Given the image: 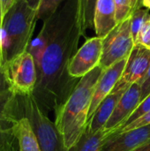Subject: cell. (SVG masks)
Segmentation results:
<instances>
[{"label": "cell", "mask_w": 150, "mask_h": 151, "mask_svg": "<svg viewBox=\"0 0 150 151\" xmlns=\"http://www.w3.org/2000/svg\"><path fill=\"white\" fill-rule=\"evenodd\" d=\"M43 26L49 42L37 69V82L32 95L48 115L65 103L80 81L68 72L82 35L77 22V0H65Z\"/></svg>", "instance_id": "1"}, {"label": "cell", "mask_w": 150, "mask_h": 151, "mask_svg": "<svg viewBox=\"0 0 150 151\" xmlns=\"http://www.w3.org/2000/svg\"><path fill=\"white\" fill-rule=\"evenodd\" d=\"M103 71L98 65L80 78L68 99L55 112L56 127L68 150L79 142L86 131L95 88Z\"/></svg>", "instance_id": "2"}, {"label": "cell", "mask_w": 150, "mask_h": 151, "mask_svg": "<svg viewBox=\"0 0 150 151\" xmlns=\"http://www.w3.org/2000/svg\"><path fill=\"white\" fill-rule=\"evenodd\" d=\"M36 12L25 0H18L5 14L1 28L3 67L27 50L37 21Z\"/></svg>", "instance_id": "3"}, {"label": "cell", "mask_w": 150, "mask_h": 151, "mask_svg": "<svg viewBox=\"0 0 150 151\" xmlns=\"http://www.w3.org/2000/svg\"><path fill=\"white\" fill-rule=\"evenodd\" d=\"M11 115L25 117L29 120L42 151H68L55 122L43 112L33 95H15Z\"/></svg>", "instance_id": "4"}, {"label": "cell", "mask_w": 150, "mask_h": 151, "mask_svg": "<svg viewBox=\"0 0 150 151\" xmlns=\"http://www.w3.org/2000/svg\"><path fill=\"white\" fill-rule=\"evenodd\" d=\"M131 16L125 21L117 24L103 39V54L99 65L103 70L127 58L133 50L134 42L131 33Z\"/></svg>", "instance_id": "5"}, {"label": "cell", "mask_w": 150, "mask_h": 151, "mask_svg": "<svg viewBox=\"0 0 150 151\" xmlns=\"http://www.w3.org/2000/svg\"><path fill=\"white\" fill-rule=\"evenodd\" d=\"M10 88L16 95H32L37 82L34 60L28 51L17 56L4 66Z\"/></svg>", "instance_id": "6"}, {"label": "cell", "mask_w": 150, "mask_h": 151, "mask_svg": "<svg viewBox=\"0 0 150 151\" xmlns=\"http://www.w3.org/2000/svg\"><path fill=\"white\" fill-rule=\"evenodd\" d=\"M103 54V38L88 39L72 58L68 72L74 79H80L100 65Z\"/></svg>", "instance_id": "7"}, {"label": "cell", "mask_w": 150, "mask_h": 151, "mask_svg": "<svg viewBox=\"0 0 150 151\" xmlns=\"http://www.w3.org/2000/svg\"><path fill=\"white\" fill-rule=\"evenodd\" d=\"M150 67V49L142 44H134L124 72L113 89H128L131 85L143 81Z\"/></svg>", "instance_id": "8"}, {"label": "cell", "mask_w": 150, "mask_h": 151, "mask_svg": "<svg viewBox=\"0 0 150 151\" xmlns=\"http://www.w3.org/2000/svg\"><path fill=\"white\" fill-rule=\"evenodd\" d=\"M141 82L133 83L122 96L113 113L111 114V118L105 124L103 129L111 133V131L120 127L139 105V104L141 101Z\"/></svg>", "instance_id": "9"}, {"label": "cell", "mask_w": 150, "mask_h": 151, "mask_svg": "<svg viewBox=\"0 0 150 151\" xmlns=\"http://www.w3.org/2000/svg\"><path fill=\"white\" fill-rule=\"evenodd\" d=\"M127 58L122 59V60L115 63L114 65H112L111 66H110L109 68L104 70L103 73H102L101 77L99 78V80L96 83V86L95 88V91L93 94L91 105H90V109H89V112H88V124L90 121L94 112L95 111V110L97 109L99 104L103 102V100L108 95H110L111 93V91L117 85L118 81H119V79L124 72Z\"/></svg>", "instance_id": "10"}, {"label": "cell", "mask_w": 150, "mask_h": 151, "mask_svg": "<svg viewBox=\"0 0 150 151\" xmlns=\"http://www.w3.org/2000/svg\"><path fill=\"white\" fill-rule=\"evenodd\" d=\"M150 141V125L109 135L99 151H133Z\"/></svg>", "instance_id": "11"}, {"label": "cell", "mask_w": 150, "mask_h": 151, "mask_svg": "<svg viewBox=\"0 0 150 151\" xmlns=\"http://www.w3.org/2000/svg\"><path fill=\"white\" fill-rule=\"evenodd\" d=\"M127 89H113L99 104L88 122L86 131L89 134H95L103 129L105 124L113 113L118 103Z\"/></svg>", "instance_id": "12"}, {"label": "cell", "mask_w": 150, "mask_h": 151, "mask_svg": "<svg viewBox=\"0 0 150 151\" xmlns=\"http://www.w3.org/2000/svg\"><path fill=\"white\" fill-rule=\"evenodd\" d=\"M116 26L115 1L98 0L94 19V28L96 36L103 39Z\"/></svg>", "instance_id": "13"}, {"label": "cell", "mask_w": 150, "mask_h": 151, "mask_svg": "<svg viewBox=\"0 0 150 151\" xmlns=\"http://www.w3.org/2000/svg\"><path fill=\"white\" fill-rule=\"evenodd\" d=\"M13 133L18 142V151H42L29 120L21 116H12Z\"/></svg>", "instance_id": "14"}, {"label": "cell", "mask_w": 150, "mask_h": 151, "mask_svg": "<svg viewBox=\"0 0 150 151\" xmlns=\"http://www.w3.org/2000/svg\"><path fill=\"white\" fill-rule=\"evenodd\" d=\"M15 95L10 88L4 68L0 67V130L13 125L11 119V108Z\"/></svg>", "instance_id": "15"}, {"label": "cell", "mask_w": 150, "mask_h": 151, "mask_svg": "<svg viewBox=\"0 0 150 151\" xmlns=\"http://www.w3.org/2000/svg\"><path fill=\"white\" fill-rule=\"evenodd\" d=\"M98 0H77V22L82 35L94 27L95 12Z\"/></svg>", "instance_id": "16"}, {"label": "cell", "mask_w": 150, "mask_h": 151, "mask_svg": "<svg viewBox=\"0 0 150 151\" xmlns=\"http://www.w3.org/2000/svg\"><path fill=\"white\" fill-rule=\"evenodd\" d=\"M109 134L110 132L104 129L95 134H89L85 131L79 142L68 151H99Z\"/></svg>", "instance_id": "17"}, {"label": "cell", "mask_w": 150, "mask_h": 151, "mask_svg": "<svg viewBox=\"0 0 150 151\" xmlns=\"http://www.w3.org/2000/svg\"><path fill=\"white\" fill-rule=\"evenodd\" d=\"M48 42H49V35H48L47 29L42 25V27L40 33L34 39L31 40V42L27 49V51H28L32 55V57L34 60V63L36 65V70L38 69V67L41 64V60H42L43 53L46 50V47L48 45Z\"/></svg>", "instance_id": "18"}, {"label": "cell", "mask_w": 150, "mask_h": 151, "mask_svg": "<svg viewBox=\"0 0 150 151\" xmlns=\"http://www.w3.org/2000/svg\"><path fill=\"white\" fill-rule=\"evenodd\" d=\"M149 18L150 14L149 13V9L139 8L133 12L131 16V33L134 44L136 42L137 37L141 27Z\"/></svg>", "instance_id": "19"}, {"label": "cell", "mask_w": 150, "mask_h": 151, "mask_svg": "<svg viewBox=\"0 0 150 151\" xmlns=\"http://www.w3.org/2000/svg\"><path fill=\"white\" fill-rule=\"evenodd\" d=\"M64 1L65 0H42L36 12L37 20L41 19L44 22L53 15Z\"/></svg>", "instance_id": "20"}, {"label": "cell", "mask_w": 150, "mask_h": 151, "mask_svg": "<svg viewBox=\"0 0 150 151\" xmlns=\"http://www.w3.org/2000/svg\"><path fill=\"white\" fill-rule=\"evenodd\" d=\"M18 142L13 133V125L11 127L0 130V151H17Z\"/></svg>", "instance_id": "21"}, {"label": "cell", "mask_w": 150, "mask_h": 151, "mask_svg": "<svg viewBox=\"0 0 150 151\" xmlns=\"http://www.w3.org/2000/svg\"><path fill=\"white\" fill-rule=\"evenodd\" d=\"M116 7V21L117 24L125 21L134 12L129 0H114Z\"/></svg>", "instance_id": "22"}, {"label": "cell", "mask_w": 150, "mask_h": 151, "mask_svg": "<svg viewBox=\"0 0 150 151\" xmlns=\"http://www.w3.org/2000/svg\"><path fill=\"white\" fill-rule=\"evenodd\" d=\"M150 111V95L149 96H148L144 100H142L140 104H139V105L136 107V109L133 111V112L128 117V119L120 126V127H118V128H116V129H119V128H122V127H126V126H127V125H129V124H131L132 122H133V121H135V120H137L138 119H140L141 117H142L143 115H145L147 112H149ZM112 132V131H111Z\"/></svg>", "instance_id": "23"}, {"label": "cell", "mask_w": 150, "mask_h": 151, "mask_svg": "<svg viewBox=\"0 0 150 151\" xmlns=\"http://www.w3.org/2000/svg\"><path fill=\"white\" fill-rule=\"evenodd\" d=\"M149 125H150V111L149 112H147L145 115H143L142 117H141L140 119H138L137 120L132 122L131 124H129V125H127V126H126V127H124L122 128L113 130L112 132L110 133L109 135H117V134H119L121 133L131 131V130L140 128V127H146V126H149Z\"/></svg>", "instance_id": "24"}, {"label": "cell", "mask_w": 150, "mask_h": 151, "mask_svg": "<svg viewBox=\"0 0 150 151\" xmlns=\"http://www.w3.org/2000/svg\"><path fill=\"white\" fill-rule=\"evenodd\" d=\"M135 44H142L148 48L150 47V18L141 27Z\"/></svg>", "instance_id": "25"}, {"label": "cell", "mask_w": 150, "mask_h": 151, "mask_svg": "<svg viewBox=\"0 0 150 151\" xmlns=\"http://www.w3.org/2000/svg\"><path fill=\"white\" fill-rule=\"evenodd\" d=\"M17 1L18 0H0V30L2 28V23L5 14Z\"/></svg>", "instance_id": "26"}, {"label": "cell", "mask_w": 150, "mask_h": 151, "mask_svg": "<svg viewBox=\"0 0 150 151\" xmlns=\"http://www.w3.org/2000/svg\"><path fill=\"white\" fill-rule=\"evenodd\" d=\"M141 100L142 101L148 96L150 95V67L147 75L141 81Z\"/></svg>", "instance_id": "27"}, {"label": "cell", "mask_w": 150, "mask_h": 151, "mask_svg": "<svg viewBox=\"0 0 150 151\" xmlns=\"http://www.w3.org/2000/svg\"><path fill=\"white\" fill-rule=\"evenodd\" d=\"M25 1H26V3H27L32 9L36 10V11H37V9H38V7H39V5H40L41 2H42V0H25Z\"/></svg>", "instance_id": "28"}, {"label": "cell", "mask_w": 150, "mask_h": 151, "mask_svg": "<svg viewBox=\"0 0 150 151\" xmlns=\"http://www.w3.org/2000/svg\"><path fill=\"white\" fill-rule=\"evenodd\" d=\"M129 2L131 3L132 8H133V11L141 8L140 6L142 5V0H129Z\"/></svg>", "instance_id": "29"}, {"label": "cell", "mask_w": 150, "mask_h": 151, "mask_svg": "<svg viewBox=\"0 0 150 151\" xmlns=\"http://www.w3.org/2000/svg\"><path fill=\"white\" fill-rule=\"evenodd\" d=\"M133 151H150V141L148 142L147 143L138 147L137 149H135Z\"/></svg>", "instance_id": "30"}, {"label": "cell", "mask_w": 150, "mask_h": 151, "mask_svg": "<svg viewBox=\"0 0 150 151\" xmlns=\"http://www.w3.org/2000/svg\"><path fill=\"white\" fill-rule=\"evenodd\" d=\"M0 67H3V57H2V38L0 30Z\"/></svg>", "instance_id": "31"}, {"label": "cell", "mask_w": 150, "mask_h": 151, "mask_svg": "<svg viewBox=\"0 0 150 151\" xmlns=\"http://www.w3.org/2000/svg\"><path fill=\"white\" fill-rule=\"evenodd\" d=\"M142 5L147 9H150V0H142Z\"/></svg>", "instance_id": "32"}, {"label": "cell", "mask_w": 150, "mask_h": 151, "mask_svg": "<svg viewBox=\"0 0 150 151\" xmlns=\"http://www.w3.org/2000/svg\"><path fill=\"white\" fill-rule=\"evenodd\" d=\"M149 49H150V47H149Z\"/></svg>", "instance_id": "33"}]
</instances>
